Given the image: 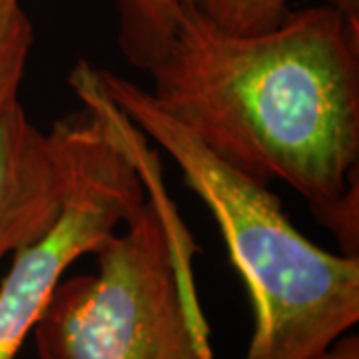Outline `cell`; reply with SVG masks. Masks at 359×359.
Listing matches in <instances>:
<instances>
[{
  "instance_id": "obj_1",
  "label": "cell",
  "mask_w": 359,
  "mask_h": 359,
  "mask_svg": "<svg viewBox=\"0 0 359 359\" xmlns=\"http://www.w3.org/2000/svg\"><path fill=\"white\" fill-rule=\"evenodd\" d=\"M154 102L248 178L294 188L359 257V32L327 4L233 34L192 11L146 72Z\"/></svg>"
},
{
  "instance_id": "obj_2",
  "label": "cell",
  "mask_w": 359,
  "mask_h": 359,
  "mask_svg": "<svg viewBox=\"0 0 359 359\" xmlns=\"http://www.w3.org/2000/svg\"><path fill=\"white\" fill-rule=\"evenodd\" d=\"M98 80L130 122L180 168L208 208L254 311L244 359H320L359 321V257L313 244L268 184L212 154L148 88L102 68Z\"/></svg>"
},
{
  "instance_id": "obj_3",
  "label": "cell",
  "mask_w": 359,
  "mask_h": 359,
  "mask_svg": "<svg viewBox=\"0 0 359 359\" xmlns=\"http://www.w3.org/2000/svg\"><path fill=\"white\" fill-rule=\"evenodd\" d=\"M196 254L156 158L146 202L92 254L96 271L56 285L32 330L39 359H214Z\"/></svg>"
},
{
  "instance_id": "obj_4",
  "label": "cell",
  "mask_w": 359,
  "mask_h": 359,
  "mask_svg": "<svg viewBox=\"0 0 359 359\" xmlns=\"http://www.w3.org/2000/svg\"><path fill=\"white\" fill-rule=\"evenodd\" d=\"M68 84L84 110L54 122L65 146V198L50 230L13 254L0 283V359L18 355L66 269L126 226L150 190L156 154L108 98L96 68L78 60Z\"/></svg>"
},
{
  "instance_id": "obj_5",
  "label": "cell",
  "mask_w": 359,
  "mask_h": 359,
  "mask_svg": "<svg viewBox=\"0 0 359 359\" xmlns=\"http://www.w3.org/2000/svg\"><path fill=\"white\" fill-rule=\"evenodd\" d=\"M66 188L58 130H42L16 98L0 110V262L50 230Z\"/></svg>"
},
{
  "instance_id": "obj_6",
  "label": "cell",
  "mask_w": 359,
  "mask_h": 359,
  "mask_svg": "<svg viewBox=\"0 0 359 359\" xmlns=\"http://www.w3.org/2000/svg\"><path fill=\"white\" fill-rule=\"evenodd\" d=\"M116 6L120 50L130 65L148 72L180 22L192 11H202L204 0H116Z\"/></svg>"
},
{
  "instance_id": "obj_7",
  "label": "cell",
  "mask_w": 359,
  "mask_h": 359,
  "mask_svg": "<svg viewBox=\"0 0 359 359\" xmlns=\"http://www.w3.org/2000/svg\"><path fill=\"white\" fill-rule=\"evenodd\" d=\"M34 46V26L22 0H0V110L18 98Z\"/></svg>"
},
{
  "instance_id": "obj_8",
  "label": "cell",
  "mask_w": 359,
  "mask_h": 359,
  "mask_svg": "<svg viewBox=\"0 0 359 359\" xmlns=\"http://www.w3.org/2000/svg\"><path fill=\"white\" fill-rule=\"evenodd\" d=\"M294 0H204L202 13L226 32L254 34L268 30L292 11Z\"/></svg>"
},
{
  "instance_id": "obj_9",
  "label": "cell",
  "mask_w": 359,
  "mask_h": 359,
  "mask_svg": "<svg viewBox=\"0 0 359 359\" xmlns=\"http://www.w3.org/2000/svg\"><path fill=\"white\" fill-rule=\"evenodd\" d=\"M320 359H359V337L358 334H346L339 337Z\"/></svg>"
}]
</instances>
